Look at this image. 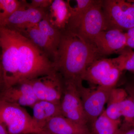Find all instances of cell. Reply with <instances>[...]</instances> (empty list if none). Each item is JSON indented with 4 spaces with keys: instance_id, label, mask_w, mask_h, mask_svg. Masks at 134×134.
<instances>
[{
    "instance_id": "obj_1",
    "label": "cell",
    "mask_w": 134,
    "mask_h": 134,
    "mask_svg": "<svg viewBox=\"0 0 134 134\" xmlns=\"http://www.w3.org/2000/svg\"><path fill=\"white\" fill-rule=\"evenodd\" d=\"M101 58L94 45L65 30L62 31L54 67L65 81L82 83L88 67Z\"/></svg>"
},
{
    "instance_id": "obj_2",
    "label": "cell",
    "mask_w": 134,
    "mask_h": 134,
    "mask_svg": "<svg viewBox=\"0 0 134 134\" xmlns=\"http://www.w3.org/2000/svg\"><path fill=\"white\" fill-rule=\"evenodd\" d=\"M19 52L17 83L22 81L32 80L55 71L53 63L31 41L20 34Z\"/></svg>"
},
{
    "instance_id": "obj_3",
    "label": "cell",
    "mask_w": 134,
    "mask_h": 134,
    "mask_svg": "<svg viewBox=\"0 0 134 134\" xmlns=\"http://www.w3.org/2000/svg\"><path fill=\"white\" fill-rule=\"evenodd\" d=\"M19 33L0 27L1 62L6 88L17 82L18 73Z\"/></svg>"
},
{
    "instance_id": "obj_4",
    "label": "cell",
    "mask_w": 134,
    "mask_h": 134,
    "mask_svg": "<svg viewBox=\"0 0 134 134\" xmlns=\"http://www.w3.org/2000/svg\"><path fill=\"white\" fill-rule=\"evenodd\" d=\"M0 124L9 134H35L42 131L23 107L1 99Z\"/></svg>"
},
{
    "instance_id": "obj_5",
    "label": "cell",
    "mask_w": 134,
    "mask_h": 134,
    "mask_svg": "<svg viewBox=\"0 0 134 134\" xmlns=\"http://www.w3.org/2000/svg\"><path fill=\"white\" fill-rule=\"evenodd\" d=\"M122 72L114 58H101L93 62L88 67L83 81L97 86L113 88L119 80Z\"/></svg>"
},
{
    "instance_id": "obj_6",
    "label": "cell",
    "mask_w": 134,
    "mask_h": 134,
    "mask_svg": "<svg viewBox=\"0 0 134 134\" xmlns=\"http://www.w3.org/2000/svg\"><path fill=\"white\" fill-rule=\"evenodd\" d=\"M103 7L109 29L134 27V0H104Z\"/></svg>"
},
{
    "instance_id": "obj_7",
    "label": "cell",
    "mask_w": 134,
    "mask_h": 134,
    "mask_svg": "<svg viewBox=\"0 0 134 134\" xmlns=\"http://www.w3.org/2000/svg\"><path fill=\"white\" fill-rule=\"evenodd\" d=\"M103 3V1L96 0L86 11L78 28L72 33L92 45L99 33L109 29Z\"/></svg>"
},
{
    "instance_id": "obj_8",
    "label": "cell",
    "mask_w": 134,
    "mask_h": 134,
    "mask_svg": "<svg viewBox=\"0 0 134 134\" xmlns=\"http://www.w3.org/2000/svg\"><path fill=\"white\" fill-rule=\"evenodd\" d=\"M82 84L65 80L61 107L64 117L79 124L88 125V121L79 92V86Z\"/></svg>"
},
{
    "instance_id": "obj_9",
    "label": "cell",
    "mask_w": 134,
    "mask_h": 134,
    "mask_svg": "<svg viewBox=\"0 0 134 134\" xmlns=\"http://www.w3.org/2000/svg\"><path fill=\"white\" fill-rule=\"evenodd\" d=\"M34 92L38 100L60 103L65 80L55 71L31 80Z\"/></svg>"
},
{
    "instance_id": "obj_10",
    "label": "cell",
    "mask_w": 134,
    "mask_h": 134,
    "mask_svg": "<svg viewBox=\"0 0 134 134\" xmlns=\"http://www.w3.org/2000/svg\"><path fill=\"white\" fill-rule=\"evenodd\" d=\"M79 88L84 110L91 126L103 113L112 88L97 86L91 90L84 87L82 84Z\"/></svg>"
},
{
    "instance_id": "obj_11",
    "label": "cell",
    "mask_w": 134,
    "mask_h": 134,
    "mask_svg": "<svg viewBox=\"0 0 134 134\" xmlns=\"http://www.w3.org/2000/svg\"><path fill=\"white\" fill-rule=\"evenodd\" d=\"M48 10L31 7L26 2L0 27L21 33L29 27L38 24L45 17Z\"/></svg>"
},
{
    "instance_id": "obj_12",
    "label": "cell",
    "mask_w": 134,
    "mask_h": 134,
    "mask_svg": "<svg viewBox=\"0 0 134 134\" xmlns=\"http://www.w3.org/2000/svg\"><path fill=\"white\" fill-rule=\"evenodd\" d=\"M126 33L117 29L101 32L96 37L93 44L100 56L119 53L127 47Z\"/></svg>"
},
{
    "instance_id": "obj_13",
    "label": "cell",
    "mask_w": 134,
    "mask_h": 134,
    "mask_svg": "<svg viewBox=\"0 0 134 134\" xmlns=\"http://www.w3.org/2000/svg\"><path fill=\"white\" fill-rule=\"evenodd\" d=\"M0 99L31 108L38 100L34 92L31 80L22 81L5 88L0 93Z\"/></svg>"
},
{
    "instance_id": "obj_14",
    "label": "cell",
    "mask_w": 134,
    "mask_h": 134,
    "mask_svg": "<svg viewBox=\"0 0 134 134\" xmlns=\"http://www.w3.org/2000/svg\"><path fill=\"white\" fill-rule=\"evenodd\" d=\"M42 130L52 134H91L88 125L79 124L63 115L48 121Z\"/></svg>"
},
{
    "instance_id": "obj_15",
    "label": "cell",
    "mask_w": 134,
    "mask_h": 134,
    "mask_svg": "<svg viewBox=\"0 0 134 134\" xmlns=\"http://www.w3.org/2000/svg\"><path fill=\"white\" fill-rule=\"evenodd\" d=\"M31 108L34 122L42 130L48 121L54 117L63 115L60 103L38 100Z\"/></svg>"
},
{
    "instance_id": "obj_16",
    "label": "cell",
    "mask_w": 134,
    "mask_h": 134,
    "mask_svg": "<svg viewBox=\"0 0 134 134\" xmlns=\"http://www.w3.org/2000/svg\"><path fill=\"white\" fill-rule=\"evenodd\" d=\"M69 1L53 0L47 12L50 23L60 31L66 29L72 14L73 7Z\"/></svg>"
},
{
    "instance_id": "obj_17",
    "label": "cell",
    "mask_w": 134,
    "mask_h": 134,
    "mask_svg": "<svg viewBox=\"0 0 134 134\" xmlns=\"http://www.w3.org/2000/svg\"><path fill=\"white\" fill-rule=\"evenodd\" d=\"M19 34L31 41L53 63L56 57L58 49L40 30L38 25L29 27Z\"/></svg>"
},
{
    "instance_id": "obj_18",
    "label": "cell",
    "mask_w": 134,
    "mask_h": 134,
    "mask_svg": "<svg viewBox=\"0 0 134 134\" xmlns=\"http://www.w3.org/2000/svg\"><path fill=\"white\" fill-rule=\"evenodd\" d=\"M120 120H113L107 115L104 110L91 125V134H117Z\"/></svg>"
},
{
    "instance_id": "obj_19",
    "label": "cell",
    "mask_w": 134,
    "mask_h": 134,
    "mask_svg": "<svg viewBox=\"0 0 134 134\" xmlns=\"http://www.w3.org/2000/svg\"><path fill=\"white\" fill-rule=\"evenodd\" d=\"M95 0H76V5L73 7L72 14L65 30L74 33L80 25L82 19L89 8Z\"/></svg>"
},
{
    "instance_id": "obj_20",
    "label": "cell",
    "mask_w": 134,
    "mask_h": 134,
    "mask_svg": "<svg viewBox=\"0 0 134 134\" xmlns=\"http://www.w3.org/2000/svg\"><path fill=\"white\" fill-rule=\"evenodd\" d=\"M39 29L58 49L61 37L62 31L53 26L49 21L47 13L38 24Z\"/></svg>"
},
{
    "instance_id": "obj_21",
    "label": "cell",
    "mask_w": 134,
    "mask_h": 134,
    "mask_svg": "<svg viewBox=\"0 0 134 134\" xmlns=\"http://www.w3.org/2000/svg\"><path fill=\"white\" fill-rule=\"evenodd\" d=\"M118 53L114 59L119 68L122 72L126 70L134 74V51L126 47Z\"/></svg>"
},
{
    "instance_id": "obj_22",
    "label": "cell",
    "mask_w": 134,
    "mask_h": 134,
    "mask_svg": "<svg viewBox=\"0 0 134 134\" xmlns=\"http://www.w3.org/2000/svg\"><path fill=\"white\" fill-rule=\"evenodd\" d=\"M26 2L24 0H0V26Z\"/></svg>"
},
{
    "instance_id": "obj_23",
    "label": "cell",
    "mask_w": 134,
    "mask_h": 134,
    "mask_svg": "<svg viewBox=\"0 0 134 134\" xmlns=\"http://www.w3.org/2000/svg\"><path fill=\"white\" fill-rule=\"evenodd\" d=\"M121 115L124 118L121 126L134 127V104L129 96L121 103Z\"/></svg>"
},
{
    "instance_id": "obj_24",
    "label": "cell",
    "mask_w": 134,
    "mask_h": 134,
    "mask_svg": "<svg viewBox=\"0 0 134 134\" xmlns=\"http://www.w3.org/2000/svg\"><path fill=\"white\" fill-rule=\"evenodd\" d=\"M129 97L125 89L113 88L110 91L108 101V104L121 103Z\"/></svg>"
},
{
    "instance_id": "obj_25",
    "label": "cell",
    "mask_w": 134,
    "mask_h": 134,
    "mask_svg": "<svg viewBox=\"0 0 134 134\" xmlns=\"http://www.w3.org/2000/svg\"><path fill=\"white\" fill-rule=\"evenodd\" d=\"M121 103L108 104L107 108L104 110L107 115L112 120L120 119L122 116Z\"/></svg>"
},
{
    "instance_id": "obj_26",
    "label": "cell",
    "mask_w": 134,
    "mask_h": 134,
    "mask_svg": "<svg viewBox=\"0 0 134 134\" xmlns=\"http://www.w3.org/2000/svg\"><path fill=\"white\" fill-rule=\"evenodd\" d=\"M53 0H32L29 5L31 7L44 10H48Z\"/></svg>"
},
{
    "instance_id": "obj_27",
    "label": "cell",
    "mask_w": 134,
    "mask_h": 134,
    "mask_svg": "<svg viewBox=\"0 0 134 134\" xmlns=\"http://www.w3.org/2000/svg\"><path fill=\"white\" fill-rule=\"evenodd\" d=\"M127 47L134 49V27L127 31Z\"/></svg>"
},
{
    "instance_id": "obj_28",
    "label": "cell",
    "mask_w": 134,
    "mask_h": 134,
    "mask_svg": "<svg viewBox=\"0 0 134 134\" xmlns=\"http://www.w3.org/2000/svg\"><path fill=\"white\" fill-rule=\"evenodd\" d=\"M117 134H134V127L124 126L120 125Z\"/></svg>"
},
{
    "instance_id": "obj_29",
    "label": "cell",
    "mask_w": 134,
    "mask_h": 134,
    "mask_svg": "<svg viewBox=\"0 0 134 134\" xmlns=\"http://www.w3.org/2000/svg\"><path fill=\"white\" fill-rule=\"evenodd\" d=\"M125 89L134 104V82L127 84L126 85Z\"/></svg>"
},
{
    "instance_id": "obj_30",
    "label": "cell",
    "mask_w": 134,
    "mask_h": 134,
    "mask_svg": "<svg viewBox=\"0 0 134 134\" xmlns=\"http://www.w3.org/2000/svg\"><path fill=\"white\" fill-rule=\"evenodd\" d=\"M6 88L2 66L0 61V93Z\"/></svg>"
},
{
    "instance_id": "obj_31",
    "label": "cell",
    "mask_w": 134,
    "mask_h": 134,
    "mask_svg": "<svg viewBox=\"0 0 134 134\" xmlns=\"http://www.w3.org/2000/svg\"><path fill=\"white\" fill-rule=\"evenodd\" d=\"M0 134H9L4 126L0 124Z\"/></svg>"
},
{
    "instance_id": "obj_32",
    "label": "cell",
    "mask_w": 134,
    "mask_h": 134,
    "mask_svg": "<svg viewBox=\"0 0 134 134\" xmlns=\"http://www.w3.org/2000/svg\"><path fill=\"white\" fill-rule=\"evenodd\" d=\"M1 47H0V61L1 59Z\"/></svg>"
},
{
    "instance_id": "obj_33",
    "label": "cell",
    "mask_w": 134,
    "mask_h": 134,
    "mask_svg": "<svg viewBox=\"0 0 134 134\" xmlns=\"http://www.w3.org/2000/svg\"></svg>"
}]
</instances>
